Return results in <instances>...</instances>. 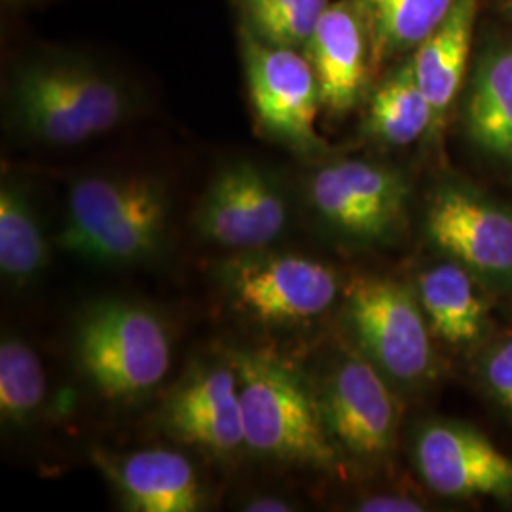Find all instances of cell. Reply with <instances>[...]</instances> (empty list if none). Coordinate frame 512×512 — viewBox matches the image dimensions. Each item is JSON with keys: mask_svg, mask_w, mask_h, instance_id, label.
I'll return each mask as SVG.
<instances>
[{"mask_svg": "<svg viewBox=\"0 0 512 512\" xmlns=\"http://www.w3.org/2000/svg\"><path fill=\"white\" fill-rule=\"evenodd\" d=\"M169 209V194L156 177H80L71 184L57 243L65 253L101 266H139L164 251Z\"/></svg>", "mask_w": 512, "mask_h": 512, "instance_id": "cell-1", "label": "cell"}, {"mask_svg": "<svg viewBox=\"0 0 512 512\" xmlns=\"http://www.w3.org/2000/svg\"><path fill=\"white\" fill-rule=\"evenodd\" d=\"M228 359L238 372L245 446L256 456L281 463L332 467L334 440L319 397L300 374L253 351H236Z\"/></svg>", "mask_w": 512, "mask_h": 512, "instance_id": "cell-2", "label": "cell"}, {"mask_svg": "<svg viewBox=\"0 0 512 512\" xmlns=\"http://www.w3.org/2000/svg\"><path fill=\"white\" fill-rule=\"evenodd\" d=\"M126 88L109 74L78 61H38L19 71L12 120L38 143L73 147L118 128L129 112Z\"/></svg>", "mask_w": 512, "mask_h": 512, "instance_id": "cell-3", "label": "cell"}, {"mask_svg": "<svg viewBox=\"0 0 512 512\" xmlns=\"http://www.w3.org/2000/svg\"><path fill=\"white\" fill-rule=\"evenodd\" d=\"M74 355L97 393L109 401H135L164 382L171 368V340L156 311L107 298L78 315Z\"/></svg>", "mask_w": 512, "mask_h": 512, "instance_id": "cell-4", "label": "cell"}, {"mask_svg": "<svg viewBox=\"0 0 512 512\" xmlns=\"http://www.w3.org/2000/svg\"><path fill=\"white\" fill-rule=\"evenodd\" d=\"M232 308L266 329L310 323L338 296L336 272L310 256L247 251L220 270Z\"/></svg>", "mask_w": 512, "mask_h": 512, "instance_id": "cell-5", "label": "cell"}, {"mask_svg": "<svg viewBox=\"0 0 512 512\" xmlns=\"http://www.w3.org/2000/svg\"><path fill=\"white\" fill-rule=\"evenodd\" d=\"M346 311L368 361L384 376L416 384L431 374V327L420 298L403 283L359 275L346 289Z\"/></svg>", "mask_w": 512, "mask_h": 512, "instance_id": "cell-6", "label": "cell"}, {"mask_svg": "<svg viewBox=\"0 0 512 512\" xmlns=\"http://www.w3.org/2000/svg\"><path fill=\"white\" fill-rule=\"evenodd\" d=\"M243 63L256 120L274 139L302 152L321 147V92L308 55L268 44L245 29Z\"/></svg>", "mask_w": 512, "mask_h": 512, "instance_id": "cell-7", "label": "cell"}, {"mask_svg": "<svg viewBox=\"0 0 512 512\" xmlns=\"http://www.w3.org/2000/svg\"><path fill=\"white\" fill-rule=\"evenodd\" d=\"M308 200L319 220L336 234L380 241L403 222L408 184L391 167L340 160L317 169L308 184Z\"/></svg>", "mask_w": 512, "mask_h": 512, "instance_id": "cell-8", "label": "cell"}, {"mask_svg": "<svg viewBox=\"0 0 512 512\" xmlns=\"http://www.w3.org/2000/svg\"><path fill=\"white\" fill-rule=\"evenodd\" d=\"M287 200L260 167L239 162L220 169L194 213L203 239L238 253L262 251L283 236Z\"/></svg>", "mask_w": 512, "mask_h": 512, "instance_id": "cell-9", "label": "cell"}, {"mask_svg": "<svg viewBox=\"0 0 512 512\" xmlns=\"http://www.w3.org/2000/svg\"><path fill=\"white\" fill-rule=\"evenodd\" d=\"M427 234L442 253L492 283H512V213L463 186H446L427 211Z\"/></svg>", "mask_w": 512, "mask_h": 512, "instance_id": "cell-10", "label": "cell"}, {"mask_svg": "<svg viewBox=\"0 0 512 512\" xmlns=\"http://www.w3.org/2000/svg\"><path fill=\"white\" fill-rule=\"evenodd\" d=\"M319 404L330 437L357 458H378L395 440L397 406L384 374L365 357L332 368Z\"/></svg>", "mask_w": 512, "mask_h": 512, "instance_id": "cell-11", "label": "cell"}, {"mask_svg": "<svg viewBox=\"0 0 512 512\" xmlns=\"http://www.w3.org/2000/svg\"><path fill=\"white\" fill-rule=\"evenodd\" d=\"M165 429L171 437L217 458L238 454L245 446L238 372L226 363H203L184 374L167 395Z\"/></svg>", "mask_w": 512, "mask_h": 512, "instance_id": "cell-12", "label": "cell"}, {"mask_svg": "<svg viewBox=\"0 0 512 512\" xmlns=\"http://www.w3.org/2000/svg\"><path fill=\"white\" fill-rule=\"evenodd\" d=\"M416 465L423 482L444 497H512V458L475 429L429 423L416 439Z\"/></svg>", "mask_w": 512, "mask_h": 512, "instance_id": "cell-13", "label": "cell"}, {"mask_svg": "<svg viewBox=\"0 0 512 512\" xmlns=\"http://www.w3.org/2000/svg\"><path fill=\"white\" fill-rule=\"evenodd\" d=\"M93 459L129 511L196 512L203 507L198 473L179 452L164 448L126 456L97 452Z\"/></svg>", "mask_w": 512, "mask_h": 512, "instance_id": "cell-14", "label": "cell"}, {"mask_svg": "<svg viewBox=\"0 0 512 512\" xmlns=\"http://www.w3.org/2000/svg\"><path fill=\"white\" fill-rule=\"evenodd\" d=\"M306 55L317 74L323 109L336 116L353 109L370 71L365 21L353 0L330 4L306 46Z\"/></svg>", "mask_w": 512, "mask_h": 512, "instance_id": "cell-15", "label": "cell"}, {"mask_svg": "<svg viewBox=\"0 0 512 512\" xmlns=\"http://www.w3.org/2000/svg\"><path fill=\"white\" fill-rule=\"evenodd\" d=\"M465 126L478 150L512 169V42L494 40L478 55Z\"/></svg>", "mask_w": 512, "mask_h": 512, "instance_id": "cell-16", "label": "cell"}, {"mask_svg": "<svg viewBox=\"0 0 512 512\" xmlns=\"http://www.w3.org/2000/svg\"><path fill=\"white\" fill-rule=\"evenodd\" d=\"M478 0H458L439 27L421 42L412 57L416 80L433 112V135L454 105L467 73Z\"/></svg>", "mask_w": 512, "mask_h": 512, "instance_id": "cell-17", "label": "cell"}, {"mask_svg": "<svg viewBox=\"0 0 512 512\" xmlns=\"http://www.w3.org/2000/svg\"><path fill=\"white\" fill-rule=\"evenodd\" d=\"M421 308L435 334L448 344H471L486 327L488 306L465 266L440 264L420 277Z\"/></svg>", "mask_w": 512, "mask_h": 512, "instance_id": "cell-18", "label": "cell"}, {"mask_svg": "<svg viewBox=\"0 0 512 512\" xmlns=\"http://www.w3.org/2000/svg\"><path fill=\"white\" fill-rule=\"evenodd\" d=\"M458 0H353L365 21L370 71L416 50Z\"/></svg>", "mask_w": 512, "mask_h": 512, "instance_id": "cell-19", "label": "cell"}, {"mask_svg": "<svg viewBox=\"0 0 512 512\" xmlns=\"http://www.w3.org/2000/svg\"><path fill=\"white\" fill-rule=\"evenodd\" d=\"M431 126L433 112L408 59L376 88L366 110V129L385 145L406 147L431 133Z\"/></svg>", "mask_w": 512, "mask_h": 512, "instance_id": "cell-20", "label": "cell"}, {"mask_svg": "<svg viewBox=\"0 0 512 512\" xmlns=\"http://www.w3.org/2000/svg\"><path fill=\"white\" fill-rule=\"evenodd\" d=\"M48 264V243L27 192L14 183L0 190V274L12 287L33 283Z\"/></svg>", "mask_w": 512, "mask_h": 512, "instance_id": "cell-21", "label": "cell"}, {"mask_svg": "<svg viewBox=\"0 0 512 512\" xmlns=\"http://www.w3.org/2000/svg\"><path fill=\"white\" fill-rule=\"evenodd\" d=\"M46 372L37 351L25 340L0 342V418L4 425H27L46 401Z\"/></svg>", "mask_w": 512, "mask_h": 512, "instance_id": "cell-22", "label": "cell"}, {"mask_svg": "<svg viewBox=\"0 0 512 512\" xmlns=\"http://www.w3.org/2000/svg\"><path fill=\"white\" fill-rule=\"evenodd\" d=\"M247 31L256 38L293 50H306L330 0H238Z\"/></svg>", "mask_w": 512, "mask_h": 512, "instance_id": "cell-23", "label": "cell"}, {"mask_svg": "<svg viewBox=\"0 0 512 512\" xmlns=\"http://www.w3.org/2000/svg\"><path fill=\"white\" fill-rule=\"evenodd\" d=\"M484 382L497 403L512 412V338L497 346L484 361Z\"/></svg>", "mask_w": 512, "mask_h": 512, "instance_id": "cell-24", "label": "cell"}, {"mask_svg": "<svg viewBox=\"0 0 512 512\" xmlns=\"http://www.w3.org/2000/svg\"><path fill=\"white\" fill-rule=\"evenodd\" d=\"M357 509L363 512H418L423 511V505L404 495H378L365 499Z\"/></svg>", "mask_w": 512, "mask_h": 512, "instance_id": "cell-25", "label": "cell"}, {"mask_svg": "<svg viewBox=\"0 0 512 512\" xmlns=\"http://www.w3.org/2000/svg\"><path fill=\"white\" fill-rule=\"evenodd\" d=\"M241 509L251 512H289L294 511V505L291 501L283 499V497L262 495V497L249 499Z\"/></svg>", "mask_w": 512, "mask_h": 512, "instance_id": "cell-26", "label": "cell"}, {"mask_svg": "<svg viewBox=\"0 0 512 512\" xmlns=\"http://www.w3.org/2000/svg\"><path fill=\"white\" fill-rule=\"evenodd\" d=\"M509 10H511V14H512V0H509Z\"/></svg>", "mask_w": 512, "mask_h": 512, "instance_id": "cell-27", "label": "cell"}]
</instances>
